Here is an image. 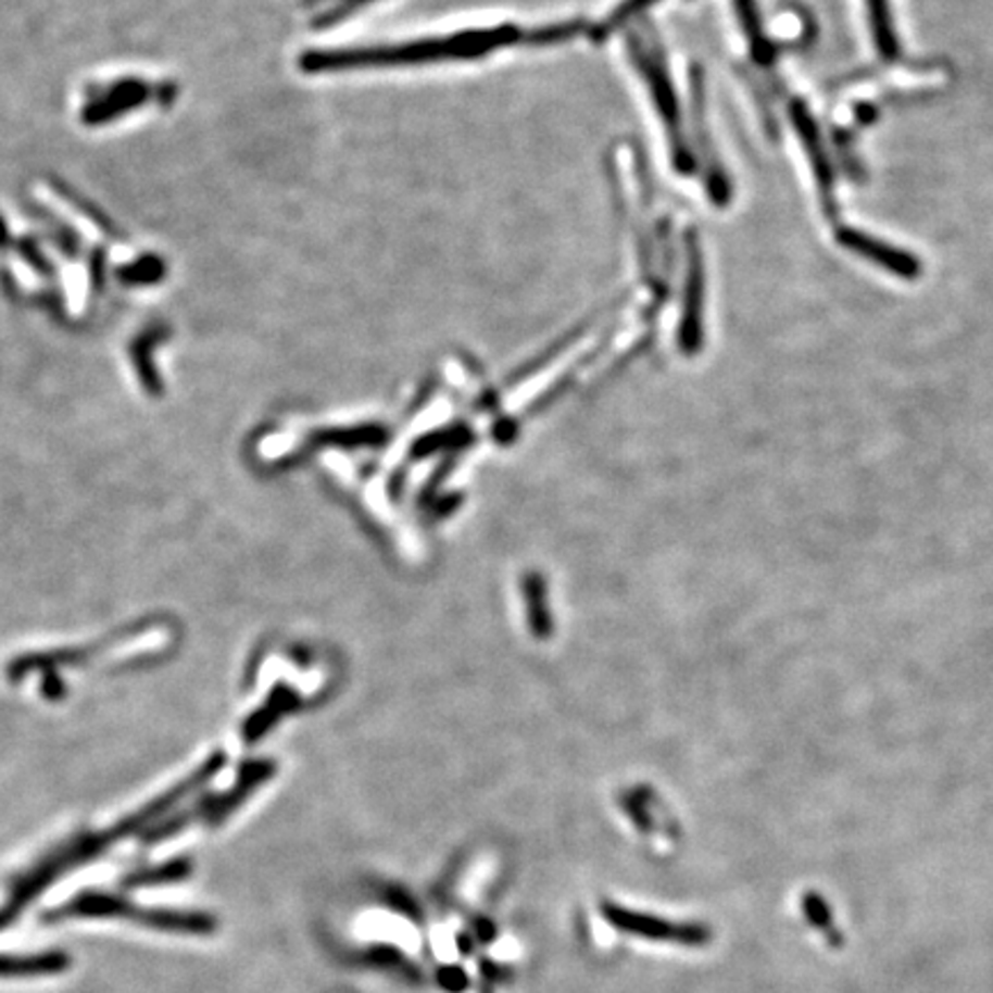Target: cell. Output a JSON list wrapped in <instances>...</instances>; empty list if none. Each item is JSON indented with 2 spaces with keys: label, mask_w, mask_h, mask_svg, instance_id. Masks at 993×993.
I'll return each instance as SVG.
<instances>
[{
  "label": "cell",
  "mask_w": 993,
  "mask_h": 993,
  "mask_svg": "<svg viewBox=\"0 0 993 993\" xmlns=\"http://www.w3.org/2000/svg\"><path fill=\"white\" fill-rule=\"evenodd\" d=\"M518 39L513 26L467 30L451 37L419 39V42L370 49H343V51H313L306 53L302 67L309 72H341L360 67H393V65H426L440 61H461V58L486 55Z\"/></svg>",
  "instance_id": "obj_1"
},
{
  "label": "cell",
  "mask_w": 993,
  "mask_h": 993,
  "mask_svg": "<svg viewBox=\"0 0 993 993\" xmlns=\"http://www.w3.org/2000/svg\"><path fill=\"white\" fill-rule=\"evenodd\" d=\"M683 297V320H681V343L692 352L702 343V315H704V263L702 249L694 237L688 240V276Z\"/></svg>",
  "instance_id": "obj_7"
},
{
  "label": "cell",
  "mask_w": 993,
  "mask_h": 993,
  "mask_svg": "<svg viewBox=\"0 0 993 993\" xmlns=\"http://www.w3.org/2000/svg\"><path fill=\"white\" fill-rule=\"evenodd\" d=\"M74 918H90V920H127L141 927L171 931V933H203L216 931V920L208 913L196 910H168V908H141L127 900L106 892H84V895L74 897L65 906L47 913L49 922L74 920Z\"/></svg>",
  "instance_id": "obj_2"
},
{
  "label": "cell",
  "mask_w": 993,
  "mask_h": 993,
  "mask_svg": "<svg viewBox=\"0 0 993 993\" xmlns=\"http://www.w3.org/2000/svg\"><path fill=\"white\" fill-rule=\"evenodd\" d=\"M187 863H173L159 869H148V871H138L131 879H127L129 885L134 888H146V885H164V883H175L187 877Z\"/></svg>",
  "instance_id": "obj_12"
},
{
  "label": "cell",
  "mask_w": 993,
  "mask_h": 993,
  "mask_svg": "<svg viewBox=\"0 0 993 993\" xmlns=\"http://www.w3.org/2000/svg\"><path fill=\"white\" fill-rule=\"evenodd\" d=\"M733 8H737V12H739L741 26H743V33L747 35V42L752 47L754 58H757V61H762V63L770 61V51L772 49L768 45L764 26H762L757 3H754V0H733Z\"/></svg>",
  "instance_id": "obj_10"
},
{
  "label": "cell",
  "mask_w": 993,
  "mask_h": 993,
  "mask_svg": "<svg viewBox=\"0 0 993 993\" xmlns=\"http://www.w3.org/2000/svg\"><path fill=\"white\" fill-rule=\"evenodd\" d=\"M638 61H640V70L644 72L646 81H649L653 102H655V106H658V113H661V117L667 125L669 143H671V150H674V162H677L679 171L688 173L690 166H692V159H690V152H688L686 141H683L679 102H677V95H674V88H671L669 78H667V72L658 63H651L649 58H644V53H638Z\"/></svg>",
  "instance_id": "obj_5"
},
{
  "label": "cell",
  "mask_w": 993,
  "mask_h": 993,
  "mask_svg": "<svg viewBox=\"0 0 993 993\" xmlns=\"http://www.w3.org/2000/svg\"><path fill=\"white\" fill-rule=\"evenodd\" d=\"M791 123H793V127H796V134H799L801 143L805 148V154L809 159L814 180H817V185H819L824 210H826V214L835 216L838 214L835 175H832L828 150L824 148L819 127H817V123L812 121V115H809V111H807V106L803 102H793L791 104Z\"/></svg>",
  "instance_id": "obj_4"
},
{
  "label": "cell",
  "mask_w": 993,
  "mask_h": 993,
  "mask_svg": "<svg viewBox=\"0 0 993 993\" xmlns=\"http://www.w3.org/2000/svg\"><path fill=\"white\" fill-rule=\"evenodd\" d=\"M838 242L846 251L860 255L863 261L877 265L890 274H895L897 279L904 281H916L922 274V263L918 261V255H913L900 247H892L879 237L867 235L858 228H838Z\"/></svg>",
  "instance_id": "obj_3"
},
{
  "label": "cell",
  "mask_w": 993,
  "mask_h": 993,
  "mask_svg": "<svg viewBox=\"0 0 993 993\" xmlns=\"http://www.w3.org/2000/svg\"><path fill=\"white\" fill-rule=\"evenodd\" d=\"M603 916L617 929L632 933V937L649 939V941H667V943H686L694 945L704 941V931L700 927H679L665 922L661 918L644 916V913H634L630 908H621L617 904H603Z\"/></svg>",
  "instance_id": "obj_6"
},
{
  "label": "cell",
  "mask_w": 993,
  "mask_h": 993,
  "mask_svg": "<svg viewBox=\"0 0 993 993\" xmlns=\"http://www.w3.org/2000/svg\"><path fill=\"white\" fill-rule=\"evenodd\" d=\"M483 993H490V991H483Z\"/></svg>",
  "instance_id": "obj_13"
},
{
  "label": "cell",
  "mask_w": 993,
  "mask_h": 993,
  "mask_svg": "<svg viewBox=\"0 0 993 993\" xmlns=\"http://www.w3.org/2000/svg\"><path fill=\"white\" fill-rule=\"evenodd\" d=\"M70 966L63 952H45V955H0V978H42L61 972Z\"/></svg>",
  "instance_id": "obj_8"
},
{
  "label": "cell",
  "mask_w": 993,
  "mask_h": 993,
  "mask_svg": "<svg viewBox=\"0 0 993 993\" xmlns=\"http://www.w3.org/2000/svg\"><path fill=\"white\" fill-rule=\"evenodd\" d=\"M865 3H867V16H869L873 45H877V49L883 58L892 61V58L900 55V42H897L895 24H892L890 0H865Z\"/></svg>",
  "instance_id": "obj_9"
},
{
  "label": "cell",
  "mask_w": 993,
  "mask_h": 993,
  "mask_svg": "<svg viewBox=\"0 0 993 993\" xmlns=\"http://www.w3.org/2000/svg\"><path fill=\"white\" fill-rule=\"evenodd\" d=\"M653 3H655V0H624V3L614 8L612 14L605 18V22L599 28H595V33H593L595 39H605L614 30L624 28L626 22H630V18H634L638 14H642L644 10H649Z\"/></svg>",
  "instance_id": "obj_11"
}]
</instances>
